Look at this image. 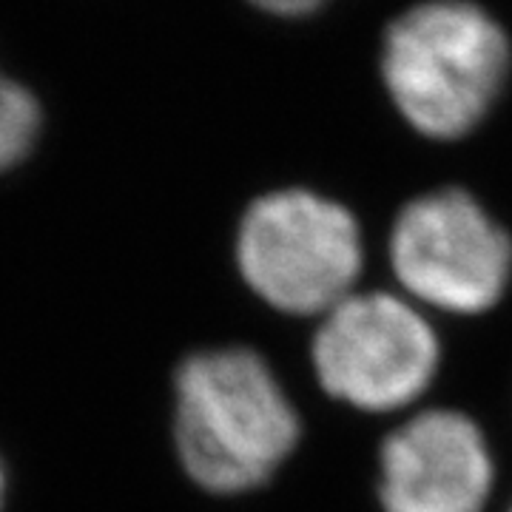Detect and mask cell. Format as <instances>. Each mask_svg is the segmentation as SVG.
Returning <instances> with one entry per match:
<instances>
[{
    "label": "cell",
    "instance_id": "7a4b0ae2",
    "mask_svg": "<svg viewBox=\"0 0 512 512\" xmlns=\"http://www.w3.org/2000/svg\"><path fill=\"white\" fill-rule=\"evenodd\" d=\"M384 83L404 120L453 140L481 123L510 69L504 29L464 0L407 9L384 37Z\"/></svg>",
    "mask_w": 512,
    "mask_h": 512
},
{
    "label": "cell",
    "instance_id": "8992f818",
    "mask_svg": "<svg viewBox=\"0 0 512 512\" xmlns=\"http://www.w3.org/2000/svg\"><path fill=\"white\" fill-rule=\"evenodd\" d=\"M490 490V450L476 421L456 410H424L379 450L384 512H481Z\"/></svg>",
    "mask_w": 512,
    "mask_h": 512
},
{
    "label": "cell",
    "instance_id": "6da1fadb",
    "mask_svg": "<svg viewBox=\"0 0 512 512\" xmlns=\"http://www.w3.org/2000/svg\"><path fill=\"white\" fill-rule=\"evenodd\" d=\"M174 390L177 453L208 493L262 487L299 441V416L254 350L194 353L177 370Z\"/></svg>",
    "mask_w": 512,
    "mask_h": 512
},
{
    "label": "cell",
    "instance_id": "52a82bcc",
    "mask_svg": "<svg viewBox=\"0 0 512 512\" xmlns=\"http://www.w3.org/2000/svg\"><path fill=\"white\" fill-rule=\"evenodd\" d=\"M40 131L37 100L15 80L0 77V171L18 165Z\"/></svg>",
    "mask_w": 512,
    "mask_h": 512
},
{
    "label": "cell",
    "instance_id": "3957f363",
    "mask_svg": "<svg viewBox=\"0 0 512 512\" xmlns=\"http://www.w3.org/2000/svg\"><path fill=\"white\" fill-rule=\"evenodd\" d=\"M237 262L251 291L271 308L325 316L362 274L359 225L339 202L311 191H276L242 217Z\"/></svg>",
    "mask_w": 512,
    "mask_h": 512
},
{
    "label": "cell",
    "instance_id": "277c9868",
    "mask_svg": "<svg viewBox=\"0 0 512 512\" xmlns=\"http://www.w3.org/2000/svg\"><path fill=\"white\" fill-rule=\"evenodd\" d=\"M311 356L328 396L387 413L416 402L430 387L439 367V339L399 296L350 293L322 316Z\"/></svg>",
    "mask_w": 512,
    "mask_h": 512
},
{
    "label": "cell",
    "instance_id": "ba28073f",
    "mask_svg": "<svg viewBox=\"0 0 512 512\" xmlns=\"http://www.w3.org/2000/svg\"><path fill=\"white\" fill-rule=\"evenodd\" d=\"M251 3H256V6L265 9V12L296 18V15H308V12H313L322 0H251Z\"/></svg>",
    "mask_w": 512,
    "mask_h": 512
},
{
    "label": "cell",
    "instance_id": "30bf717a",
    "mask_svg": "<svg viewBox=\"0 0 512 512\" xmlns=\"http://www.w3.org/2000/svg\"><path fill=\"white\" fill-rule=\"evenodd\" d=\"M510 512H512V510H510Z\"/></svg>",
    "mask_w": 512,
    "mask_h": 512
},
{
    "label": "cell",
    "instance_id": "5b68a950",
    "mask_svg": "<svg viewBox=\"0 0 512 512\" xmlns=\"http://www.w3.org/2000/svg\"><path fill=\"white\" fill-rule=\"evenodd\" d=\"M390 265L407 293L450 313L490 311L512 274V242L464 191L413 200L393 225Z\"/></svg>",
    "mask_w": 512,
    "mask_h": 512
},
{
    "label": "cell",
    "instance_id": "9c48e42d",
    "mask_svg": "<svg viewBox=\"0 0 512 512\" xmlns=\"http://www.w3.org/2000/svg\"><path fill=\"white\" fill-rule=\"evenodd\" d=\"M3 487H6V481H3V467H0V501H3Z\"/></svg>",
    "mask_w": 512,
    "mask_h": 512
}]
</instances>
